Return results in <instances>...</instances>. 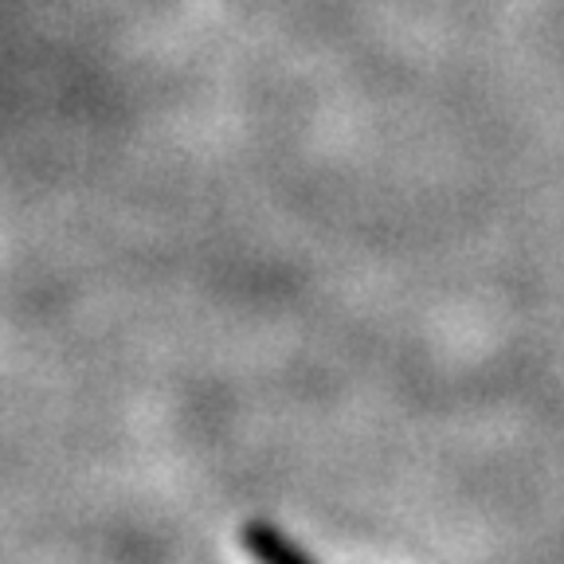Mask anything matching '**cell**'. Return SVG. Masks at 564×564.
<instances>
[{
  "instance_id": "6da1fadb",
  "label": "cell",
  "mask_w": 564,
  "mask_h": 564,
  "mask_svg": "<svg viewBox=\"0 0 564 564\" xmlns=\"http://www.w3.org/2000/svg\"><path fill=\"white\" fill-rule=\"evenodd\" d=\"M243 549L256 561H267V564H310L314 556L306 553L302 545H294L282 529H274V525H267V521H247L243 525Z\"/></svg>"
}]
</instances>
